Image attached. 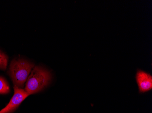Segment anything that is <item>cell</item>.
<instances>
[{"label": "cell", "mask_w": 152, "mask_h": 113, "mask_svg": "<svg viewBox=\"0 0 152 113\" xmlns=\"http://www.w3.org/2000/svg\"><path fill=\"white\" fill-rule=\"evenodd\" d=\"M51 80L49 71L41 67H35L28 77L25 90L29 95L37 93L47 86Z\"/></svg>", "instance_id": "obj_1"}, {"label": "cell", "mask_w": 152, "mask_h": 113, "mask_svg": "<svg viewBox=\"0 0 152 113\" xmlns=\"http://www.w3.org/2000/svg\"><path fill=\"white\" fill-rule=\"evenodd\" d=\"M34 66L33 63L23 59L12 61L8 74L11 76L14 86L20 88L24 87L25 83L27 81Z\"/></svg>", "instance_id": "obj_2"}, {"label": "cell", "mask_w": 152, "mask_h": 113, "mask_svg": "<svg viewBox=\"0 0 152 113\" xmlns=\"http://www.w3.org/2000/svg\"><path fill=\"white\" fill-rule=\"evenodd\" d=\"M14 94L7 105L0 111V113H12L18 107L22 102L29 96L23 88L14 86Z\"/></svg>", "instance_id": "obj_3"}, {"label": "cell", "mask_w": 152, "mask_h": 113, "mask_svg": "<svg viewBox=\"0 0 152 113\" xmlns=\"http://www.w3.org/2000/svg\"><path fill=\"white\" fill-rule=\"evenodd\" d=\"M136 80L140 93H145L152 90V76L150 74L138 70L136 75Z\"/></svg>", "instance_id": "obj_4"}, {"label": "cell", "mask_w": 152, "mask_h": 113, "mask_svg": "<svg viewBox=\"0 0 152 113\" xmlns=\"http://www.w3.org/2000/svg\"><path fill=\"white\" fill-rule=\"evenodd\" d=\"M10 92L9 84L2 77H0V94H6Z\"/></svg>", "instance_id": "obj_5"}, {"label": "cell", "mask_w": 152, "mask_h": 113, "mask_svg": "<svg viewBox=\"0 0 152 113\" xmlns=\"http://www.w3.org/2000/svg\"><path fill=\"white\" fill-rule=\"evenodd\" d=\"M8 59L7 56L0 50V69L5 70L7 69Z\"/></svg>", "instance_id": "obj_6"}]
</instances>
